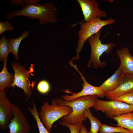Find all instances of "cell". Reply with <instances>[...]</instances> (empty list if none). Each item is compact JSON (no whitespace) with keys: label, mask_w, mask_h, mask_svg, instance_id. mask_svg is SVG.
I'll list each match as a JSON object with an SVG mask.
<instances>
[{"label":"cell","mask_w":133,"mask_h":133,"mask_svg":"<svg viewBox=\"0 0 133 133\" xmlns=\"http://www.w3.org/2000/svg\"><path fill=\"white\" fill-rule=\"evenodd\" d=\"M41 1L40 0H29L21 10L17 9L9 12L5 17L9 20L18 16H24L32 19H37L42 26L57 23V12L56 5L52 2L40 4L38 2Z\"/></svg>","instance_id":"6da1fadb"},{"label":"cell","mask_w":133,"mask_h":133,"mask_svg":"<svg viewBox=\"0 0 133 133\" xmlns=\"http://www.w3.org/2000/svg\"><path fill=\"white\" fill-rule=\"evenodd\" d=\"M98 97L97 95L86 96L70 101H66L60 98L55 99L59 105H67L72 108L71 113L63 116L61 119L63 122L73 125L80 121L86 120L87 118L83 112L87 109L93 107Z\"/></svg>","instance_id":"7a4b0ae2"},{"label":"cell","mask_w":133,"mask_h":133,"mask_svg":"<svg viewBox=\"0 0 133 133\" xmlns=\"http://www.w3.org/2000/svg\"><path fill=\"white\" fill-rule=\"evenodd\" d=\"M50 105L45 101L41 106L39 113V118L42 123L50 132L53 123L63 116L70 114L72 112V108L67 105H59L55 99Z\"/></svg>","instance_id":"3957f363"},{"label":"cell","mask_w":133,"mask_h":133,"mask_svg":"<svg viewBox=\"0 0 133 133\" xmlns=\"http://www.w3.org/2000/svg\"><path fill=\"white\" fill-rule=\"evenodd\" d=\"M115 22V19L112 17L105 20L98 18L81 24L80 29L78 32V40L76 49L77 54L73 59L77 60L79 59L80 53L83 48L85 42L89 38L98 32L104 26L112 24Z\"/></svg>","instance_id":"277c9868"},{"label":"cell","mask_w":133,"mask_h":133,"mask_svg":"<svg viewBox=\"0 0 133 133\" xmlns=\"http://www.w3.org/2000/svg\"><path fill=\"white\" fill-rule=\"evenodd\" d=\"M101 32L100 30L87 39L91 49V55L87 63L88 67H90L92 64V67L96 69L99 67H104L106 65V62L100 61V58L101 56L104 52L107 54L110 53L112 49L117 45V44L115 42L102 44L100 39Z\"/></svg>","instance_id":"5b68a950"},{"label":"cell","mask_w":133,"mask_h":133,"mask_svg":"<svg viewBox=\"0 0 133 133\" xmlns=\"http://www.w3.org/2000/svg\"><path fill=\"white\" fill-rule=\"evenodd\" d=\"M11 65L14 72V80L10 86H17L22 89L28 98L32 94L34 83L29 80L30 76L33 75L34 70L33 65L30 68V70H26L19 62H14Z\"/></svg>","instance_id":"8992f818"},{"label":"cell","mask_w":133,"mask_h":133,"mask_svg":"<svg viewBox=\"0 0 133 133\" xmlns=\"http://www.w3.org/2000/svg\"><path fill=\"white\" fill-rule=\"evenodd\" d=\"M93 107L95 111H101L108 117L133 112V106L115 100L106 101L97 99Z\"/></svg>","instance_id":"52a82bcc"},{"label":"cell","mask_w":133,"mask_h":133,"mask_svg":"<svg viewBox=\"0 0 133 133\" xmlns=\"http://www.w3.org/2000/svg\"><path fill=\"white\" fill-rule=\"evenodd\" d=\"M69 64L78 72L83 82L82 84V89L80 92L73 93L70 92L68 90L64 91L66 92L70 93L72 95H65L62 97L64 100L67 101H72L82 96L90 95H97L99 97L101 98L105 96V93L99 86L96 87L91 85L86 81L84 77L76 65L73 64V60L70 61Z\"/></svg>","instance_id":"ba28073f"},{"label":"cell","mask_w":133,"mask_h":133,"mask_svg":"<svg viewBox=\"0 0 133 133\" xmlns=\"http://www.w3.org/2000/svg\"><path fill=\"white\" fill-rule=\"evenodd\" d=\"M81 8L84 17V20L76 24L71 26L74 27L83 22L91 21L96 18L105 17L106 12L99 8L98 1L95 0H77Z\"/></svg>","instance_id":"9c48e42d"},{"label":"cell","mask_w":133,"mask_h":133,"mask_svg":"<svg viewBox=\"0 0 133 133\" xmlns=\"http://www.w3.org/2000/svg\"><path fill=\"white\" fill-rule=\"evenodd\" d=\"M12 105L14 116L8 127L9 133H30L31 126L25 116L17 105Z\"/></svg>","instance_id":"30bf717a"},{"label":"cell","mask_w":133,"mask_h":133,"mask_svg":"<svg viewBox=\"0 0 133 133\" xmlns=\"http://www.w3.org/2000/svg\"><path fill=\"white\" fill-rule=\"evenodd\" d=\"M12 104L6 96L5 90L0 91V128L2 130L8 128L14 117Z\"/></svg>","instance_id":"8fae6325"},{"label":"cell","mask_w":133,"mask_h":133,"mask_svg":"<svg viewBox=\"0 0 133 133\" xmlns=\"http://www.w3.org/2000/svg\"><path fill=\"white\" fill-rule=\"evenodd\" d=\"M133 91V74H125L122 82L115 89L106 93L105 97L110 100L124 94Z\"/></svg>","instance_id":"7c38bea8"},{"label":"cell","mask_w":133,"mask_h":133,"mask_svg":"<svg viewBox=\"0 0 133 133\" xmlns=\"http://www.w3.org/2000/svg\"><path fill=\"white\" fill-rule=\"evenodd\" d=\"M124 74L120 65L113 75L99 86V87L105 93L115 89L122 83Z\"/></svg>","instance_id":"4fadbf2b"},{"label":"cell","mask_w":133,"mask_h":133,"mask_svg":"<svg viewBox=\"0 0 133 133\" xmlns=\"http://www.w3.org/2000/svg\"><path fill=\"white\" fill-rule=\"evenodd\" d=\"M116 54L120 59V66L123 72L133 74V56L128 48L125 47L120 50L118 49Z\"/></svg>","instance_id":"5bb4252c"},{"label":"cell","mask_w":133,"mask_h":133,"mask_svg":"<svg viewBox=\"0 0 133 133\" xmlns=\"http://www.w3.org/2000/svg\"><path fill=\"white\" fill-rule=\"evenodd\" d=\"M110 117L116 122V126L127 129L133 132V112L117 116H111Z\"/></svg>","instance_id":"9a60e30c"},{"label":"cell","mask_w":133,"mask_h":133,"mask_svg":"<svg viewBox=\"0 0 133 133\" xmlns=\"http://www.w3.org/2000/svg\"><path fill=\"white\" fill-rule=\"evenodd\" d=\"M7 59L3 61V67L0 73V91H2L12 83L14 80V74L9 73L7 68Z\"/></svg>","instance_id":"2e32d148"},{"label":"cell","mask_w":133,"mask_h":133,"mask_svg":"<svg viewBox=\"0 0 133 133\" xmlns=\"http://www.w3.org/2000/svg\"><path fill=\"white\" fill-rule=\"evenodd\" d=\"M29 34L28 31H24L18 37L10 38L8 39V45L10 53H13L16 59L18 60V51L20 45L22 40L26 39Z\"/></svg>","instance_id":"e0dca14e"},{"label":"cell","mask_w":133,"mask_h":133,"mask_svg":"<svg viewBox=\"0 0 133 133\" xmlns=\"http://www.w3.org/2000/svg\"><path fill=\"white\" fill-rule=\"evenodd\" d=\"M83 113L85 116L89 119L90 122L91 127L89 133H98L102 124L97 117L93 116L89 108L85 110Z\"/></svg>","instance_id":"ac0fdd59"},{"label":"cell","mask_w":133,"mask_h":133,"mask_svg":"<svg viewBox=\"0 0 133 133\" xmlns=\"http://www.w3.org/2000/svg\"><path fill=\"white\" fill-rule=\"evenodd\" d=\"M33 108L29 107L28 109L31 114L33 116L36 121L39 129V133H50L46 129L42 122L39 116L36 104L32 100Z\"/></svg>","instance_id":"d6986e66"},{"label":"cell","mask_w":133,"mask_h":133,"mask_svg":"<svg viewBox=\"0 0 133 133\" xmlns=\"http://www.w3.org/2000/svg\"><path fill=\"white\" fill-rule=\"evenodd\" d=\"M99 132V133H133L132 131L120 127H111L102 124Z\"/></svg>","instance_id":"ffe728a7"},{"label":"cell","mask_w":133,"mask_h":133,"mask_svg":"<svg viewBox=\"0 0 133 133\" xmlns=\"http://www.w3.org/2000/svg\"><path fill=\"white\" fill-rule=\"evenodd\" d=\"M10 53L8 45V40L4 36H2L0 40V60L3 61L7 59L9 54Z\"/></svg>","instance_id":"44dd1931"},{"label":"cell","mask_w":133,"mask_h":133,"mask_svg":"<svg viewBox=\"0 0 133 133\" xmlns=\"http://www.w3.org/2000/svg\"><path fill=\"white\" fill-rule=\"evenodd\" d=\"M114 100L122 102L133 106V91L121 95L115 98Z\"/></svg>","instance_id":"7402d4cb"},{"label":"cell","mask_w":133,"mask_h":133,"mask_svg":"<svg viewBox=\"0 0 133 133\" xmlns=\"http://www.w3.org/2000/svg\"><path fill=\"white\" fill-rule=\"evenodd\" d=\"M83 122V121H81L72 125L63 122L59 124L68 127L70 130V133H80L81 128Z\"/></svg>","instance_id":"603a6c76"},{"label":"cell","mask_w":133,"mask_h":133,"mask_svg":"<svg viewBox=\"0 0 133 133\" xmlns=\"http://www.w3.org/2000/svg\"><path fill=\"white\" fill-rule=\"evenodd\" d=\"M37 89L41 94H45L49 91L50 89V85L49 83L46 81L42 80L38 83Z\"/></svg>","instance_id":"cb8c5ba5"},{"label":"cell","mask_w":133,"mask_h":133,"mask_svg":"<svg viewBox=\"0 0 133 133\" xmlns=\"http://www.w3.org/2000/svg\"><path fill=\"white\" fill-rule=\"evenodd\" d=\"M14 29L11 23H9L8 21L5 22L0 21V35L4 32L9 30L11 31Z\"/></svg>","instance_id":"d4e9b609"},{"label":"cell","mask_w":133,"mask_h":133,"mask_svg":"<svg viewBox=\"0 0 133 133\" xmlns=\"http://www.w3.org/2000/svg\"><path fill=\"white\" fill-rule=\"evenodd\" d=\"M29 1V0H12L10 1V5L11 6L15 4L17 7L19 5L23 7L24 5V3H26Z\"/></svg>","instance_id":"484cf974"},{"label":"cell","mask_w":133,"mask_h":133,"mask_svg":"<svg viewBox=\"0 0 133 133\" xmlns=\"http://www.w3.org/2000/svg\"><path fill=\"white\" fill-rule=\"evenodd\" d=\"M80 133H89L85 126L82 125L81 126Z\"/></svg>","instance_id":"4316f807"}]
</instances>
